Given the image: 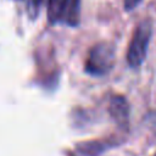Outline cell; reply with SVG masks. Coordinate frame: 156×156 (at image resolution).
I'll return each instance as SVG.
<instances>
[{
  "label": "cell",
  "instance_id": "1",
  "mask_svg": "<svg viewBox=\"0 0 156 156\" xmlns=\"http://www.w3.org/2000/svg\"><path fill=\"white\" fill-rule=\"evenodd\" d=\"M151 35H152V23L150 20H144L135 27L127 51V61L129 66L139 67L144 62L147 54V48Z\"/></svg>",
  "mask_w": 156,
  "mask_h": 156
},
{
  "label": "cell",
  "instance_id": "2",
  "mask_svg": "<svg viewBox=\"0 0 156 156\" xmlns=\"http://www.w3.org/2000/svg\"><path fill=\"white\" fill-rule=\"evenodd\" d=\"M115 65V48L112 44L102 41L94 45L88 55L85 71L91 76H104Z\"/></svg>",
  "mask_w": 156,
  "mask_h": 156
},
{
  "label": "cell",
  "instance_id": "3",
  "mask_svg": "<svg viewBox=\"0 0 156 156\" xmlns=\"http://www.w3.org/2000/svg\"><path fill=\"white\" fill-rule=\"evenodd\" d=\"M48 17L51 23L76 27L80 17V0H48Z\"/></svg>",
  "mask_w": 156,
  "mask_h": 156
},
{
  "label": "cell",
  "instance_id": "4",
  "mask_svg": "<svg viewBox=\"0 0 156 156\" xmlns=\"http://www.w3.org/2000/svg\"><path fill=\"white\" fill-rule=\"evenodd\" d=\"M111 112L117 119H126L128 115L127 104L122 96H115L111 101Z\"/></svg>",
  "mask_w": 156,
  "mask_h": 156
},
{
  "label": "cell",
  "instance_id": "5",
  "mask_svg": "<svg viewBox=\"0 0 156 156\" xmlns=\"http://www.w3.org/2000/svg\"><path fill=\"white\" fill-rule=\"evenodd\" d=\"M143 0H124V9L127 11H132L134 7H136Z\"/></svg>",
  "mask_w": 156,
  "mask_h": 156
},
{
  "label": "cell",
  "instance_id": "6",
  "mask_svg": "<svg viewBox=\"0 0 156 156\" xmlns=\"http://www.w3.org/2000/svg\"><path fill=\"white\" fill-rule=\"evenodd\" d=\"M147 121H149V124L151 127V129L155 132L156 134V113H150L147 116Z\"/></svg>",
  "mask_w": 156,
  "mask_h": 156
},
{
  "label": "cell",
  "instance_id": "7",
  "mask_svg": "<svg viewBox=\"0 0 156 156\" xmlns=\"http://www.w3.org/2000/svg\"><path fill=\"white\" fill-rule=\"evenodd\" d=\"M41 2H43V0H29V6H30L32 10L38 11V9L40 7Z\"/></svg>",
  "mask_w": 156,
  "mask_h": 156
}]
</instances>
